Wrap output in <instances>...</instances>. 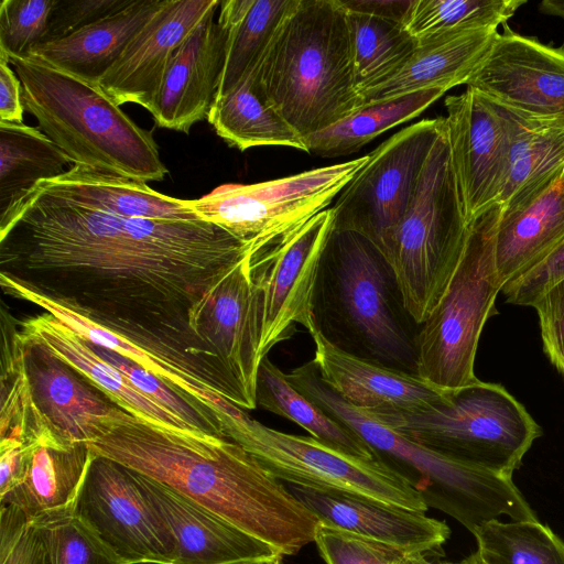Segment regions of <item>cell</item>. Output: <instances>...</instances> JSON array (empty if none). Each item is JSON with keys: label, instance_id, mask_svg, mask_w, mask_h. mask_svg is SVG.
<instances>
[{"label": "cell", "instance_id": "41", "mask_svg": "<svg viewBox=\"0 0 564 564\" xmlns=\"http://www.w3.org/2000/svg\"><path fill=\"white\" fill-rule=\"evenodd\" d=\"M88 344L100 358L120 370L138 390L180 416L194 431L225 437L217 417L199 403L175 391L160 378L122 355L89 341Z\"/></svg>", "mask_w": 564, "mask_h": 564}, {"label": "cell", "instance_id": "5", "mask_svg": "<svg viewBox=\"0 0 564 564\" xmlns=\"http://www.w3.org/2000/svg\"><path fill=\"white\" fill-rule=\"evenodd\" d=\"M8 59L21 82L24 110L73 165L144 183L165 177L152 132L138 126L99 84L35 55Z\"/></svg>", "mask_w": 564, "mask_h": 564}, {"label": "cell", "instance_id": "26", "mask_svg": "<svg viewBox=\"0 0 564 564\" xmlns=\"http://www.w3.org/2000/svg\"><path fill=\"white\" fill-rule=\"evenodd\" d=\"M18 326L22 336L44 344L135 417L159 427L200 434L180 416L138 390L120 370L100 358L87 340L52 314L45 312L26 317L18 321Z\"/></svg>", "mask_w": 564, "mask_h": 564}, {"label": "cell", "instance_id": "18", "mask_svg": "<svg viewBox=\"0 0 564 564\" xmlns=\"http://www.w3.org/2000/svg\"><path fill=\"white\" fill-rule=\"evenodd\" d=\"M19 336L33 402L59 440L88 444L126 412L44 344Z\"/></svg>", "mask_w": 564, "mask_h": 564}, {"label": "cell", "instance_id": "4", "mask_svg": "<svg viewBox=\"0 0 564 564\" xmlns=\"http://www.w3.org/2000/svg\"><path fill=\"white\" fill-rule=\"evenodd\" d=\"M251 74L304 139L360 108L339 0H295Z\"/></svg>", "mask_w": 564, "mask_h": 564}, {"label": "cell", "instance_id": "36", "mask_svg": "<svg viewBox=\"0 0 564 564\" xmlns=\"http://www.w3.org/2000/svg\"><path fill=\"white\" fill-rule=\"evenodd\" d=\"M446 91L425 89L364 105L332 126L304 139L306 152L336 158L359 151L387 130L420 116Z\"/></svg>", "mask_w": 564, "mask_h": 564}, {"label": "cell", "instance_id": "51", "mask_svg": "<svg viewBox=\"0 0 564 564\" xmlns=\"http://www.w3.org/2000/svg\"><path fill=\"white\" fill-rule=\"evenodd\" d=\"M540 11L564 19V1L544 0L540 3Z\"/></svg>", "mask_w": 564, "mask_h": 564}, {"label": "cell", "instance_id": "25", "mask_svg": "<svg viewBox=\"0 0 564 564\" xmlns=\"http://www.w3.org/2000/svg\"><path fill=\"white\" fill-rule=\"evenodd\" d=\"M497 34L495 28L471 29L417 42L416 48L397 69L359 91L360 105L419 90L437 88L447 91L466 85Z\"/></svg>", "mask_w": 564, "mask_h": 564}, {"label": "cell", "instance_id": "16", "mask_svg": "<svg viewBox=\"0 0 564 564\" xmlns=\"http://www.w3.org/2000/svg\"><path fill=\"white\" fill-rule=\"evenodd\" d=\"M502 26L466 86L525 117L564 123V44Z\"/></svg>", "mask_w": 564, "mask_h": 564}, {"label": "cell", "instance_id": "33", "mask_svg": "<svg viewBox=\"0 0 564 564\" xmlns=\"http://www.w3.org/2000/svg\"><path fill=\"white\" fill-rule=\"evenodd\" d=\"M207 120L220 138L240 151L282 145L306 152L304 138L267 101L252 74L217 97Z\"/></svg>", "mask_w": 564, "mask_h": 564}, {"label": "cell", "instance_id": "21", "mask_svg": "<svg viewBox=\"0 0 564 564\" xmlns=\"http://www.w3.org/2000/svg\"><path fill=\"white\" fill-rule=\"evenodd\" d=\"M288 490L321 524L436 556L451 534L448 525L412 510L358 492L286 484Z\"/></svg>", "mask_w": 564, "mask_h": 564}, {"label": "cell", "instance_id": "8", "mask_svg": "<svg viewBox=\"0 0 564 564\" xmlns=\"http://www.w3.org/2000/svg\"><path fill=\"white\" fill-rule=\"evenodd\" d=\"M468 228L445 127L427 156L388 258L405 307L419 325L443 295Z\"/></svg>", "mask_w": 564, "mask_h": 564}, {"label": "cell", "instance_id": "9", "mask_svg": "<svg viewBox=\"0 0 564 564\" xmlns=\"http://www.w3.org/2000/svg\"><path fill=\"white\" fill-rule=\"evenodd\" d=\"M496 204L469 224L462 257L440 301L419 327L417 375L444 392L477 382L474 365L479 337L496 314L502 285L495 264Z\"/></svg>", "mask_w": 564, "mask_h": 564}, {"label": "cell", "instance_id": "53", "mask_svg": "<svg viewBox=\"0 0 564 564\" xmlns=\"http://www.w3.org/2000/svg\"><path fill=\"white\" fill-rule=\"evenodd\" d=\"M283 554H274L270 556H262L256 558H248L243 561H238L228 564H284L283 563Z\"/></svg>", "mask_w": 564, "mask_h": 564}, {"label": "cell", "instance_id": "49", "mask_svg": "<svg viewBox=\"0 0 564 564\" xmlns=\"http://www.w3.org/2000/svg\"><path fill=\"white\" fill-rule=\"evenodd\" d=\"M24 111L21 82L0 51V121L22 123Z\"/></svg>", "mask_w": 564, "mask_h": 564}, {"label": "cell", "instance_id": "17", "mask_svg": "<svg viewBox=\"0 0 564 564\" xmlns=\"http://www.w3.org/2000/svg\"><path fill=\"white\" fill-rule=\"evenodd\" d=\"M452 164L468 224L498 204L508 169V141L495 105L467 87L445 99Z\"/></svg>", "mask_w": 564, "mask_h": 564}, {"label": "cell", "instance_id": "54", "mask_svg": "<svg viewBox=\"0 0 564 564\" xmlns=\"http://www.w3.org/2000/svg\"><path fill=\"white\" fill-rule=\"evenodd\" d=\"M462 564H485V562L479 556L478 552L471 553L469 556L465 557L460 561Z\"/></svg>", "mask_w": 564, "mask_h": 564}, {"label": "cell", "instance_id": "27", "mask_svg": "<svg viewBox=\"0 0 564 564\" xmlns=\"http://www.w3.org/2000/svg\"><path fill=\"white\" fill-rule=\"evenodd\" d=\"M564 240V173L523 203L502 208L495 234V264L502 288Z\"/></svg>", "mask_w": 564, "mask_h": 564}, {"label": "cell", "instance_id": "7", "mask_svg": "<svg viewBox=\"0 0 564 564\" xmlns=\"http://www.w3.org/2000/svg\"><path fill=\"white\" fill-rule=\"evenodd\" d=\"M371 413L449 458L511 479L542 434L502 386L480 380L446 392L443 401L425 411Z\"/></svg>", "mask_w": 564, "mask_h": 564}, {"label": "cell", "instance_id": "15", "mask_svg": "<svg viewBox=\"0 0 564 564\" xmlns=\"http://www.w3.org/2000/svg\"><path fill=\"white\" fill-rule=\"evenodd\" d=\"M334 228L326 208L274 242L252 252L261 313L260 358L289 339L296 325L308 328L319 259Z\"/></svg>", "mask_w": 564, "mask_h": 564}, {"label": "cell", "instance_id": "10", "mask_svg": "<svg viewBox=\"0 0 564 564\" xmlns=\"http://www.w3.org/2000/svg\"><path fill=\"white\" fill-rule=\"evenodd\" d=\"M0 285L4 293L43 308L87 341L122 355L199 403L217 417L224 436L245 410L257 408L220 358L207 347L142 330L116 332L4 276H0Z\"/></svg>", "mask_w": 564, "mask_h": 564}, {"label": "cell", "instance_id": "20", "mask_svg": "<svg viewBox=\"0 0 564 564\" xmlns=\"http://www.w3.org/2000/svg\"><path fill=\"white\" fill-rule=\"evenodd\" d=\"M219 6L218 0H163L99 86L119 106L133 102L151 112L176 50Z\"/></svg>", "mask_w": 564, "mask_h": 564}, {"label": "cell", "instance_id": "40", "mask_svg": "<svg viewBox=\"0 0 564 564\" xmlns=\"http://www.w3.org/2000/svg\"><path fill=\"white\" fill-rule=\"evenodd\" d=\"M31 522L42 536L50 564H127L73 508Z\"/></svg>", "mask_w": 564, "mask_h": 564}, {"label": "cell", "instance_id": "34", "mask_svg": "<svg viewBox=\"0 0 564 564\" xmlns=\"http://www.w3.org/2000/svg\"><path fill=\"white\" fill-rule=\"evenodd\" d=\"M70 164L39 127L0 121V218L37 183L65 174Z\"/></svg>", "mask_w": 564, "mask_h": 564}, {"label": "cell", "instance_id": "3", "mask_svg": "<svg viewBox=\"0 0 564 564\" xmlns=\"http://www.w3.org/2000/svg\"><path fill=\"white\" fill-rule=\"evenodd\" d=\"M312 314L337 348L417 375L420 325L405 307L391 263L366 236L333 228L319 259Z\"/></svg>", "mask_w": 564, "mask_h": 564}, {"label": "cell", "instance_id": "11", "mask_svg": "<svg viewBox=\"0 0 564 564\" xmlns=\"http://www.w3.org/2000/svg\"><path fill=\"white\" fill-rule=\"evenodd\" d=\"M367 160L368 154L272 181L223 185L188 205L257 251L326 209Z\"/></svg>", "mask_w": 564, "mask_h": 564}, {"label": "cell", "instance_id": "37", "mask_svg": "<svg viewBox=\"0 0 564 564\" xmlns=\"http://www.w3.org/2000/svg\"><path fill=\"white\" fill-rule=\"evenodd\" d=\"M347 25L358 94L397 69L417 46L405 26L391 21L347 12Z\"/></svg>", "mask_w": 564, "mask_h": 564}, {"label": "cell", "instance_id": "1", "mask_svg": "<svg viewBox=\"0 0 564 564\" xmlns=\"http://www.w3.org/2000/svg\"><path fill=\"white\" fill-rule=\"evenodd\" d=\"M251 252L204 219L121 217L36 188L0 218V276L109 329L206 347L202 302Z\"/></svg>", "mask_w": 564, "mask_h": 564}, {"label": "cell", "instance_id": "23", "mask_svg": "<svg viewBox=\"0 0 564 564\" xmlns=\"http://www.w3.org/2000/svg\"><path fill=\"white\" fill-rule=\"evenodd\" d=\"M307 332L321 379L341 399L369 412H421L438 404L446 392L435 389L419 375L361 359L330 344L314 319Z\"/></svg>", "mask_w": 564, "mask_h": 564}, {"label": "cell", "instance_id": "39", "mask_svg": "<svg viewBox=\"0 0 564 564\" xmlns=\"http://www.w3.org/2000/svg\"><path fill=\"white\" fill-rule=\"evenodd\" d=\"M525 0H416L406 30L417 42L507 23Z\"/></svg>", "mask_w": 564, "mask_h": 564}, {"label": "cell", "instance_id": "19", "mask_svg": "<svg viewBox=\"0 0 564 564\" xmlns=\"http://www.w3.org/2000/svg\"><path fill=\"white\" fill-rule=\"evenodd\" d=\"M251 256L252 252L225 275L202 302L196 328L257 404L262 325Z\"/></svg>", "mask_w": 564, "mask_h": 564}, {"label": "cell", "instance_id": "38", "mask_svg": "<svg viewBox=\"0 0 564 564\" xmlns=\"http://www.w3.org/2000/svg\"><path fill=\"white\" fill-rule=\"evenodd\" d=\"M473 535L485 564H564V541L538 519H496Z\"/></svg>", "mask_w": 564, "mask_h": 564}, {"label": "cell", "instance_id": "48", "mask_svg": "<svg viewBox=\"0 0 564 564\" xmlns=\"http://www.w3.org/2000/svg\"><path fill=\"white\" fill-rule=\"evenodd\" d=\"M35 443L11 440L0 442V498L24 479Z\"/></svg>", "mask_w": 564, "mask_h": 564}, {"label": "cell", "instance_id": "43", "mask_svg": "<svg viewBox=\"0 0 564 564\" xmlns=\"http://www.w3.org/2000/svg\"><path fill=\"white\" fill-rule=\"evenodd\" d=\"M314 542L326 564H404L415 553L323 524Z\"/></svg>", "mask_w": 564, "mask_h": 564}, {"label": "cell", "instance_id": "12", "mask_svg": "<svg viewBox=\"0 0 564 564\" xmlns=\"http://www.w3.org/2000/svg\"><path fill=\"white\" fill-rule=\"evenodd\" d=\"M226 438L241 445L282 482L358 492L422 512L429 509L410 482L379 457L347 455L312 436L268 427L247 412Z\"/></svg>", "mask_w": 564, "mask_h": 564}, {"label": "cell", "instance_id": "42", "mask_svg": "<svg viewBox=\"0 0 564 564\" xmlns=\"http://www.w3.org/2000/svg\"><path fill=\"white\" fill-rule=\"evenodd\" d=\"M56 0H2L0 51L8 57L28 56L43 43Z\"/></svg>", "mask_w": 564, "mask_h": 564}, {"label": "cell", "instance_id": "35", "mask_svg": "<svg viewBox=\"0 0 564 564\" xmlns=\"http://www.w3.org/2000/svg\"><path fill=\"white\" fill-rule=\"evenodd\" d=\"M256 398L260 408L296 423L312 437L341 453L364 459L378 458L356 433L294 388L268 356L259 365Z\"/></svg>", "mask_w": 564, "mask_h": 564}, {"label": "cell", "instance_id": "52", "mask_svg": "<svg viewBox=\"0 0 564 564\" xmlns=\"http://www.w3.org/2000/svg\"><path fill=\"white\" fill-rule=\"evenodd\" d=\"M405 564H462L460 562L442 561L436 556H429L421 553H413L409 556Z\"/></svg>", "mask_w": 564, "mask_h": 564}, {"label": "cell", "instance_id": "14", "mask_svg": "<svg viewBox=\"0 0 564 564\" xmlns=\"http://www.w3.org/2000/svg\"><path fill=\"white\" fill-rule=\"evenodd\" d=\"M73 510L127 564H173V533L124 465L94 454Z\"/></svg>", "mask_w": 564, "mask_h": 564}, {"label": "cell", "instance_id": "24", "mask_svg": "<svg viewBox=\"0 0 564 564\" xmlns=\"http://www.w3.org/2000/svg\"><path fill=\"white\" fill-rule=\"evenodd\" d=\"M132 471L173 533L176 542L173 564H228L282 554L172 488Z\"/></svg>", "mask_w": 564, "mask_h": 564}, {"label": "cell", "instance_id": "44", "mask_svg": "<svg viewBox=\"0 0 564 564\" xmlns=\"http://www.w3.org/2000/svg\"><path fill=\"white\" fill-rule=\"evenodd\" d=\"M0 564H50L39 530L11 505H1Z\"/></svg>", "mask_w": 564, "mask_h": 564}, {"label": "cell", "instance_id": "45", "mask_svg": "<svg viewBox=\"0 0 564 564\" xmlns=\"http://www.w3.org/2000/svg\"><path fill=\"white\" fill-rule=\"evenodd\" d=\"M132 1L56 0L43 43L65 37L86 25L127 8Z\"/></svg>", "mask_w": 564, "mask_h": 564}, {"label": "cell", "instance_id": "13", "mask_svg": "<svg viewBox=\"0 0 564 564\" xmlns=\"http://www.w3.org/2000/svg\"><path fill=\"white\" fill-rule=\"evenodd\" d=\"M445 127V117L423 119L370 152L330 207L334 228L366 236L388 259L427 156Z\"/></svg>", "mask_w": 564, "mask_h": 564}, {"label": "cell", "instance_id": "50", "mask_svg": "<svg viewBox=\"0 0 564 564\" xmlns=\"http://www.w3.org/2000/svg\"><path fill=\"white\" fill-rule=\"evenodd\" d=\"M347 12L362 13L406 28L416 0H339Z\"/></svg>", "mask_w": 564, "mask_h": 564}, {"label": "cell", "instance_id": "47", "mask_svg": "<svg viewBox=\"0 0 564 564\" xmlns=\"http://www.w3.org/2000/svg\"><path fill=\"white\" fill-rule=\"evenodd\" d=\"M532 307L539 317L543 350L564 377V278L545 291Z\"/></svg>", "mask_w": 564, "mask_h": 564}, {"label": "cell", "instance_id": "29", "mask_svg": "<svg viewBox=\"0 0 564 564\" xmlns=\"http://www.w3.org/2000/svg\"><path fill=\"white\" fill-rule=\"evenodd\" d=\"M162 3L163 0H133L127 8L65 37L36 45L30 54L98 84Z\"/></svg>", "mask_w": 564, "mask_h": 564}, {"label": "cell", "instance_id": "55", "mask_svg": "<svg viewBox=\"0 0 564 564\" xmlns=\"http://www.w3.org/2000/svg\"><path fill=\"white\" fill-rule=\"evenodd\" d=\"M405 563H406V562H405ZM405 563H404V564H405Z\"/></svg>", "mask_w": 564, "mask_h": 564}, {"label": "cell", "instance_id": "2", "mask_svg": "<svg viewBox=\"0 0 564 564\" xmlns=\"http://www.w3.org/2000/svg\"><path fill=\"white\" fill-rule=\"evenodd\" d=\"M88 446L94 454L172 488L283 555L314 542L319 521L234 441L159 427L126 411Z\"/></svg>", "mask_w": 564, "mask_h": 564}, {"label": "cell", "instance_id": "6", "mask_svg": "<svg viewBox=\"0 0 564 564\" xmlns=\"http://www.w3.org/2000/svg\"><path fill=\"white\" fill-rule=\"evenodd\" d=\"M289 381L330 416L364 440L435 508L474 534L482 524L507 516L536 520L511 478L449 458L405 436L373 413L358 409L332 390L311 360L286 375Z\"/></svg>", "mask_w": 564, "mask_h": 564}, {"label": "cell", "instance_id": "46", "mask_svg": "<svg viewBox=\"0 0 564 564\" xmlns=\"http://www.w3.org/2000/svg\"><path fill=\"white\" fill-rule=\"evenodd\" d=\"M564 278V240L531 269L507 283L501 292L509 304L533 306L541 295Z\"/></svg>", "mask_w": 564, "mask_h": 564}, {"label": "cell", "instance_id": "31", "mask_svg": "<svg viewBox=\"0 0 564 564\" xmlns=\"http://www.w3.org/2000/svg\"><path fill=\"white\" fill-rule=\"evenodd\" d=\"M93 457L87 443L54 436L36 442L24 479L0 498L1 505L19 508L31 521L73 508Z\"/></svg>", "mask_w": 564, "mask_h": 564}, {"label": "cell", "instance_id": "22", "mask_svg": "<svg viewBox=\"0 0 564 564\" xmlns=\"http://www.w3.org/2000/svg\"><path fill=\"white\" fill-rule=\"evenodd\" d=\"M213 9L176 50L151 115L159 127L188 133L207 119L218 95L226 55V31Z\"/></svg>", "mask_w": 564, "mask_h": 564}, {"label": "cell", "instance_id": "32", "mask_svg": "<svg viewBox=\"0 0 564 564\" xmlns=\"http://www.w3.org/2000/svg\"><path fill=\"white\" fill-rule=\"evenodd\" d=\"M295 0L220 1L226 55L217 97L242 83L258 66Z\"/></svg>", "mask_w": 564, "mask_h": 564}, {"label": "cell", "instance_id": "28", "mask_svg": "<svg viewBox=\"0 0 564 564\" xmlns=\"http://www.w3.org/2000/svg\"><path fill=\"white\" fill-rule=\"evenodd\" d=\"M55 198L116 216L158 220H200L188 200L161 194L144 182L72 165L34 187Z\"/></svg>", "mask_w": 564, "mask_h": 564}, {"label": "cell", "instance_id": "30", "mask_svg": "<svg viewBox=\"0 0 564 564\" xmlns=\"http://www.w3.org/2000/svg\"><path fill=\"white\" fill-rule=\"evenodd\" d=\"M492 104L508 141L507 176L498 202L506 209L523 203L564 173V123L533 119Z\"/></svg>", "mask_w": 564, "mask_h": 564}]
</instances>
